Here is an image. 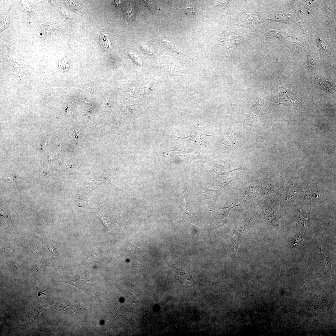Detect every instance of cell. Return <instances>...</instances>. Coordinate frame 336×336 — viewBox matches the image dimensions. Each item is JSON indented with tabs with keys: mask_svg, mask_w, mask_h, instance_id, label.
<instances>
[{
	"mask_svg": "<svg viewBox=\"0 0 336 336\" xmlns=\"http://www.w3.org/2000/svg\"><path fill=\"white\" fill-rule=\"evenodd\" d=\"M282 83L277 85L278 94L274 96L272 102V108L279 104L287 106L297 105L303 100V97L288 90Z\"/></svg>",
	"mask_w": 336,
	"mask_h": 336,
	"instance_id": "1",
	"label": "cell"
},
{
	"mask_svg": "<svg viewBox=\"0 0 336 336\" xmlns=\"http://www.w3.org/2000/svg\"><path fill=\"white\" fill-rule=\"evenodd\" d=\"M184 207L181 213L175 218L174 223L176 224L183 222L190 223L202 228V224L201 221L194 211L187 197L185 196L184 193Z\"/></svg>",
	"mask_w": 336,
	"mask_h": 336,
	"instance_id": "2",
	"label": "cell"
},
{
	"mask_svg": "<svg viewBox=\"0 0 336 336\" xmlns=\"http://www.w3.org/2000/svg\"><path fill=\"white\" fill-rule=\"evenodd\" d=\"M233 203L230 206L220 208L217 206L212 214L211 221L212 233L214 234L217 229L224 225L226 222L229 213L231 208L237 206Z\"/></svg>",
	"mask_w": 336,
	"mask_h": 336,
	"instance_id": "3",
	"label": "cell"
},
{
	"mask_svg": "<svg viewBox=\"0 0 336 336\" xmlns=\"http://www.w3.org/2000/svg\"><path fill=\"white\" fill-rule=\"evenodd\" d=\"M88 281L87 273H84L74 276L63 277L58 282L74 286L87 293L90 290Z\"/></svg>",
	"mask_w": 336,
	"mask_h": 336,
	"instance_id": "4",
	"label": "cell"
},
{
	"mask_svg": "<svg viewBox=\"0 0 336 336\" xmlns=\"http://www.w3.org/2000/svg\"><path fill=\"white\" fill-rule=\"evenodd\" d=\"M298 283L304 288L308 292V297L306 300L307 303L311 304L313 307L312 315H315L322 312L324 310V307L327 304L325 301L327 297L316 295L309 292L304 285L302 283Z\"/></svg>",
	"mask_w": 336,
	"mask_h": 336,
	"instance_id": "5",
	"label": "cell"
},
{
	"mask_svg": "<svg viewBox=\"0 0 336 336\" xmlns=\"http://www.w3.org/2000/svg\"><path fill=\"white\" fill-rule=\"evenodd\" d=\"M227 184L223 183L212 185L202 193L203 196L206 199H211L215 202L219 196L225 191L224 188Z\"/></svg>",
	"mask_w": 336,
	"mask_h": 336,
	"instance_id": "6",
	"label": "cell"
},
{
	"mask_svg": "<svg viewBox=\"0 0 336 336\" xmlns=\"http://www.w3.org/2000/svg\"><path fill=\"white\" fill-rule=\"evenodd\" d=\"M174 269L176 277L183 285L187 287H192L198 284L191 276L182 267L176 266L174 267Z\"/></svg>",
	"mask_w": 336,
	"mask_h": 336,
	"instance_id": "7",
	"label": "cell"
},
{
	"mask_svg": "<svg viewBox=\"0 0 336 336\" xmlns=\"http://www.w3.org/2000/svg\"><path fill=\"white\" fill-rule=\"evenodd\" d=\"M315 86L327 92L334 93L335 90L333 84L324 78H318L315 82Z\"/></svg>",
	"mask_w": 336,
	"mask_h": 336,
	"instance_id": "8",
	"label": "cell"
},
{
	"mask_svg": "<svg viewBox=\"0 0 336 336\" xmlns=\"http://www.w3.org/2000/svg\"><path fill=\"white\" fill-rule=\"evenodd\" d=\"M319 258L321 262L323 273L324 275L327 274L329 272L331 267L332 259L330 257H326L321 252Z\"/></svg>",
	"mask_w": 336,
	"mask_h": 336,
	"instance_id": "9",
	"label": "cell"
},
{
	"mask_svg": "<svg viewBox=\"0 0 336 336\" xmlns=\"http://www.w3.org/2000/svg\"><path fill=\"white\" fill-rule=\"evenodd\" d=\"M124 241L128 247L129 254L131 257L134 259L135 257V256H139L141 252L140 249L135 247L130 243L127 238L125 239Z\"/></svg>",
	"mask_w": 336,
	"mask_h": 336,
	"instance_id": "10",
	"label": "cell"
},
{
	"mask_svg": "<svg viewBox=\"0 0 336 336\" xmlns=\"http://www.w3.org/2000/svg\"><path fill=\"white\" fill-rule=\"evenodd\" d=\"M126 19L128 21L131 22L133 20L135 15V11L133 5L130 3L127 6L125 12Z\"/></svg>",
	"mask_w": 336,
	"mask_h": 336,
	"instance_id": "11",
	"label": "cell"
},
{
	"mask_svg": "<svg viewBox=\"0 0 336 336\" xmlns=\"http://www.w3.org/2000/svg\"><path fill=\"white\" fill-rule=\"evenodd\" d=\"M185 10L186 13L189 16L194 17L196 15V8L192 1H189L185 8H182Z\"/></svg>",
	"mask_w": 336,
	"mask_h": 336,
	"instance_id": "12",
	"label": "cell"
},
{
	"mask_svg": "<svg viewBox=\"0 0 336 336\" xmlns=\"http://www.w3.org/2000/svg\"><path fill=\"white\" fill-rule=\"evenodd\" d=\"M303 240V238L302 236L300 234H297L295 236L292 240L291 248L293 250L296 249Z\"/></svg>",
	"mask_w": 336,
	"mask_h": 336,
	"instance_id": "13",
	"label": "cell"
},
{
	"mask_svg": "<svg viewBox=\"0 0 336 336\" xmlns=\"http://www.w3.org/2000/svg\"><path fill=\"white\" fill-rule=\"evenodd\" d=\"M10 10H8L7 12H6L5 14L3 16L4 17H3V20L1 21V32L3 30L5 29V23L6 22L7 24L9 26V12Z\"/></svg>",
	"mask_w": 336,
	"mask_h": 336,
	"instance_id": "14",
	"label": "cell"
},
{
	"mask_svg": "<svg viewBox=\"0 0 336 336\" xmlns=\"http://www.w3.org/2000/svg\"><path fill=\"white\" fill-rule=\"evenodd\" d=\"M100 218L101 219L104 226L107 229H109L111 227V225L113 223L112 221L109 218L104 216H100Z\"/></svg>",
	"mask_w": 336,
	"mask_h": 336,
	"instance_id": "15",
	"label": "cell"
},
{
	"mask_svg": "<svg viewBox=\"0 0 336 336\" xmlns=\"http://www.w3.org/2000/svg\"><path fill=\"white\" fill-rule=\"evenodd\" d=\"M129 54L131 57L136 63L140 65H142V60L138 55L133 53H129Z\"/></svg>",
	"mask_w": 336,
	"mask_h": 336,
	"instance_id": "16",
	"label": "cell"
},
{
	"mask_svg": "<svg viewBox=\"0 0 336 336\" xmlns=\"http://www.w3.org/2000/svg\"><path fill=\"white\" fill-rule=\"evenodd\" d=\"M44 240L45 241L47 245V247L48 249L50 252L55 257H58V254L54 249V247L51 245V244L48 242L47 240H46L45 239H44Z\"/></svg>",
	"mask_w": 336,
	"mask_h": 336,
	"instance_id": "17",
	"label": "cell"
},
{
	"mask_svg": "<svg viewBox=\"0 0 336 336\" xmlns=\"http://www.w3.org/2000/svg\"><path fill=\"white\" fill-rule=\"evenodd\" d=\"M80 132L79 129H74L70 132L69 135L73 138H76L79 134Z\"/></svg>",
	"mask_w": 336,
	"mask_h": 336,
	"instance_id": "18",
	"label": "cell"
},
{
	"mask_svg": "<svg viewBox=\"0 0 336 336\" xmlns=\"http://www.w3.org/2000/svg\"><path fill=\"white\" fill-rule=\"evenodd\" d=\"M144 1L151 10H154V5L152 1L144 0Z\"/></svg>",
	"mask_w": 336,
	"mask_h": 336,
	"instance_id": "19",
	"label": "cell"
}]
</instances>
